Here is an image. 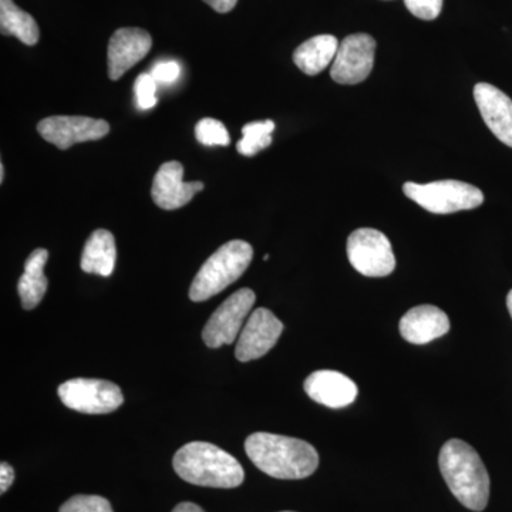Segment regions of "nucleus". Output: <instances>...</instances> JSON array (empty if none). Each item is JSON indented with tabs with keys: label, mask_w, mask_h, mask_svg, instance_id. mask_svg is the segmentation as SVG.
<instances>
[{
	"label": "nucleus",
	"mask_w": 512,
	"mask_h": 512,
	"mask_svg": "<svg viewBox=\"0 0 512 512\" xmlns=\"http://www.w3.org/2000/svg\"><path fill=\"white\" fill-rule=\"evenodd\" d=\"M249 460L279 480H302L319 466L318 451L306 441L272 433H254L245 441Z\"/></svg>",
	"instance_id": "nucleus-1"
},
{
	"label": "nucleus",
	"mask_w": 512,
	"mask_h": 512,
	"mask_svg": "<svg viewBox=\"0 0 512 512\" xmlns=\"http://www.w3.org/2000/svg\"><path fill=\"white\" fill-rule=\"evenodd\" d=\"M439 466L454 497L471 511H483L490 498V476L483 460L466 441L448 440L440 450Z\"/></svg>",
	"instance_id": "nucleus-2"
},
{
	"label": "nucleus",
	"mask_w": 512,
	"mask_h": 512,
	"mask_svg": "<svg viewBox=\"0 0 512 512\" xmlns=\"http://www.w3.org/2000/svg\"><path fill=\"white\" fill-rule=\"evenodd\" d=\"M175 473L201 487L235 488L244 483V468L237 458L204 441H192L175 453Z\"/></svg>",
	"instance_id": "nucleus-3"
},
{
	"label": "nucleus",
	"mask_w": 512,
	"mask_h": 512,
	"mask_svg": "<svg viewBox=\"0 0 512 512\" xmlns=\"http://www.w3.org/2000/svg\"><path fill=\"white\" fill-rule=\"evenodd\" d=\"M254 258L248 242L234 239L222 245L201 266L190 288L192 302H204L238 281Z\"/></svg>",
	"instance_id": "nucleus-4"
},
{
	"label": "nucleus",
	"mask_w": 512,
	"mask_h": 512,
	"mask_svg": "<svg viewBox=\"0 0 512 512\" xmlns=\"http://www.w3.org/2000/svg\"><path fill=\"white\" fill-rule=\"evenodd\" d=\"M404 195L431 214H454L474 210L484 202L480 188L457 180L434 181L429 184L406 183Z\"/></svg>",
	"instance_id": "nucleus-5"
},
{
	"label": "nucleus",
	"mask_w": 512,
	"mask_h": 512,
	"mask_svg": "<svg viewBox=\"0 0 512 512\" xmlns=\"http://www.w3.org/2000/svg\"><path fill=\"white\" fill-rule=\"evenodd\" d=\"M348 258L359 274L369 278H383L396 269V256L389 238L373 228L356 229L350 234Z\"/></svg>",
	"instance_id": "nucleus-6"
},
{
	"label": "nucleus",
	"mask_w": 512,
	"mask_h": 512,
	"mask_svg": "<svg viewBox=\"0 0 512 512\" xmlns=\"http://www.w3.org/2000/svg\"><path fill=\"white\" fill-rule=\"evenodd\" d=\"M64 406L74 412L107 414L123 404V393L117 384L99 379H73L59 387Z\"/></svg>",
	"instance_id": "nucleus-7"
},
{
	"label": "nucleus",
	"mask_w": 512,
	"mask_h": 512,
	"mask_svg": "<svg viewBox=\"0 0 512 512\" xmlns=\"http://www.w3.org/2000/svg\"><path fill=\"white\" fill-rule=\"evenodd\" d=\"M255 301V292L248 288L239 289L234 295L229 296L202 330L205 345L211 349L232 345L237 340L249 312L254 308Z\"/></svg>",
	"instance_id": "nucleus-8"
},
{
	"label": "nucleus",
	"mask_w": 512,
	"mask_h": 512,
	"mask_svg": "<svg viewBox=\"0 0 512 512\" xmlns=\"http://www.w3.org/2000/svg\"><path fill=\"white\" fill-rule=\"evenodd\" d=\"M376 40L366 33L350 35L340 42L330 67V76L339 84L365 82L375 64Z\"/></svg>",
	"instance_id": "nucleus-9"
},
{
	"label": "nucleus",
	"mask_w": 512,
	"mask_h": 512,
	"mask_svg": "<svg viewBox=\"0 0 512 512\" xmlns=\"http://www.w3.org/2000/svg\"><path fill=\"white\" fill-rule=\"evenodd\" d=\"M37 131L46 141L64 151L74 144L106 137L110 133V124L90 117L53 116L40 121Z\"/></svg>",
	"instance_id": "nucleus-10"
},
{
	"label": "nucleus",
	"mask_w": 512,
	"mask_h": 512,
	"mask_svg": "<svg viewBox=\"0 0 512 512\" xmlns=\"http://www.w3.org/2000/svg\"><path fill=\"white\" fill-rule=\"evenodd\" d=\"M284 325L269 309L258 308L251 313L239 333L235 356L239 362H251L265 356L281 338Z\"/></svg>",
	"instance_id": "nucleus-11"
},
{
	"label": "nucleus",
	"mask_w": 512,
	"mask_h": 512,
	"mask_svg": "<svg viewBox=\"0 0 512 512\" xmlns=\"http://www.w3.org/2000/svg\"><path fill=\"white\" fill-rule=\"evenodd\" d=\"M153 46V39L146 30L123 28L116 30L111 36L107 49L109 77L111 80L121 79L138 62L148 55Z\"/></svg>",
	"instance_id": "nucleus-12"
},
{
	"label": "nucleus",
	"mask_w": 512,
	"mask_h": 512,
	"mask_svg": "<svg viewBox=\"0 0 512 512\" xmlns=\"http://www.w3.org/2000/svg\"><path fill=\"white\" fill-rule=\"evenodd\" d=\"M202 190H204V184L200 181L185 183L183 164L178 161H168L161 165L154 177L151 197L158 207L173 211L183 208L197 192Z\"/></svg>",
	"instance_id": "nucleus-13"
},
{
	"label": "nucleus",
	"mask_w": 512,
	"mask_h": 512,
	"mask_svg": "<svg viewBox=\"0 0 512 512\" xmlns=\"http://www.w3.org/2000/svg\"><path fill=\"white\" fill-rule=\"evenodd\" d=\"M474 99L487 127L495 137L512 148V100L500 89L488 83L474 87Z\"/></svg>",
	"instance_id": "nucleus-14"
},
{
	"label": "nucleus",
	"mask_w": 512,
	"mask_h": 512,
	"mask_svg": "<svg viewBox=\"0 0 512 512\" xmlns=\"http://www.w3.org/2000/svg\"><path fill=\"white\" fill-rule=\"evenodd\" d=\"M305 392L313 402L330 409H343L355 402L357 386L352 379L335 370H318L305 380Z\"/></svg>",
	"instance_id": "nucleus-15"
},
{
	"label": "nucleus",
	"mask_w": 512,
	"mask_h": 512,
	"mask_svg": "<svg viewBox=\"0 0 512 512\" xmlns=\"http://www.w3.org/2000/svg\"><path fill=\"white\" fill-rule=\"evenodd\" d=\"M450 330L446 312L433 305H420L410 309L400 320V333L406 342L426 345L441 338Z\"/></svg>",
	"instance_id": "nucleus-16"
},
{
	"label": "nucleus",
	"mask_w": 512,
	"mask_h": 512,
	"mask_svg": "<svg viewBox=\"0 0 512 512\" xmlns=\"http://www.w3.org/2000/svg\"><path fill=\"white\" fill-rule=\"evenodd\" d=\"M49 259L47 249L37 248L26 259L25 272L20 276L18 292L23 309L32 311L45 298L49 281L45 276V265Z\"/></svg>",
	"instance_id": "nucleus-17"
},
{
	"label": "nucleus",
	"mask_w": 512,
	"mask_h": 512,
	"mask_svg": "<svg viewBox=\"0 0 512 512\" xmlns=\"http://www.w3.org/2000/svg\"><path fill=\"white\" fill-rule=\"evenodd\" d=\"M117 249L113 234L107 229H97L84 245L82 269L86 274L110 276L116 266Z\"/></svg>",
	"instance_id": "nucleus-18"
},
{
	"label": "nucleus",
	"mask_w": 512,
	"mask_h": 512,
	"mask_svg": "<svg viewBox=\"0 0 512 512\" xmlns=\"http://www.w3.org/2000/svg\"><path fill=\"white\" fill-rule=\"evenodd\" d=\"M340 43L335 36L319 35L302 43L293 53V63L308 76H316L335 60Z\"/></svg>",
	"instance_id": "nucleus-19"
},
{
	"label": "nucleus",
	"mask_w": 512,
	"mask_h": 512,
	"mask_svg": "<svg viewBox=\"0 0 512 512\" xmlns=\"http://www.w3.org/2000/svg\"><path fill=\"white\" fill-rule=\"evenodd\" d=\"M0 32L3 36L18 37L23 45L28 46H35L40 37L36 20L13 0H0Z\"/></svg>",
	"instance_id": "nucleus-20"
},
{
	"label": "nucleus",
	"mask_w": 512,
	"mask_h": 512,
	"mask_svg": "<svg viewBox=\"0 0 512 512\" xmlns=\"http://www.w3.org/2000/svg\"><path fill=\"white\" fill-rule=\"evenodd\" d=\"M275 123L272 120L254 121L242 127V138L237 143L239 154L254 157L259 151L265 150L272 144V133Z\"/></svg>",
	"instance_id": "nucleus-21"
},
{
	"label": "nucleus",
	"mask_w": 512,
	"mask_h": 512,
	"mask_svg": "<svg viewBox=\"0 0 512 512\" xmlns=\"http://www.w3.org/2000/svg\"><path fill=\"white\" fill-rule=\"evenodd\" d=\"M195 137L205 147H227L231 137L224 123L215 119H202L195 126Z\"/></svg>",
	"instance_id": "nucleus-22"
},
{
	"label": "nucleus",
	"mask_w": 512,
	"mask_h": 512,
	"mask_svg": "<svg viewBox=\"0 0 512 512\" xmlns=\"http://www.w3.org/2000/svg\"><path fill=\"white\" fill-rule=\"evenodd\" d=\"M59 512H113L106 498L99 495H74L60 507Z\"/></svg>",
	"instance_id": "nucleus-23"
},
{
	"label": "nucleus",
	"mask_w": 512,
	"mask_h": 512,
	"mask_svg": "<svg viewBox=\"0 0 512 512\" xmlns=\"http://www.w3.org/2000/svg\"><path fill=\"white\" fill-rule=\"evenodd\" d=\"M134 93L141 110L153 109L157 104V82L151 73L140 74L134 83Z\"/></svg>",
	"instance_id": "nucleus-24"
},
{
	"label": "nucleus",
	"mask_w": 512,
	"mask_h": 512,
	"mask_svg": "<svg viewBox=\"0 0 512 512\" xmlns=\"http://www.w3.org/2000/svg\"><path fill=\"white\" fill-rule=\"evenodd\" d=\"M404 5L416 18L434 20L440 16L443 0H404Z\"/></svg>",
	"instance_id": "nucleus-25"
},
{
	"label": "nucleus",
	"mask_w": 512,
	"mask_h": 512,
	"mask_svg": "<svg viewBox=\"0 0 512 512\" xmlns=\"http://www.w3.org/2000/svg\"><path fill=\"white\" fill-rule=\"evenodd\" d=\"M180 73V64L173 62V60H168V62L156 64L153 72H151V76L154 77V80H156L157 83L171 84L177 82L178 77H180Z\"/></svg>",
	"instance_id": "nucleus-26"
},
{
	"label": "nucleus",
	"mask_w": 512,
	"mask_h": 512,
	"mask_svg": "<svg viewBox=\"0 0 512 512\" xmlns=\"http://www.w3.org/2000/svg\"><path fill=\"white\" fill-rule=\"evenodd\" d=\"M15 481V471L10 467V464L3 461L0 464V493L5 494L9 490L10 485Z\"/></svg>",
	"instance_id": "nucleus-27"
},
{
	"label": "nucleus",
	"mask_w": 512,
	"mask_h": 512,
	"mask_svg": "<svg viewBox=\"0 0 512 512\" xmlns=\"http://www.w3.org/2000/svg\"><path fill=\"white\" fill-rule=\"evenodd\" d=\"M215 12L228 13L237 6L238 0H204Z\"/></svg>",
	"instance_id": "nucleus-28"
},
{
	"label": "nucleus",
	"mask_w": 512,
	"mask_h": 512,
	"mask_svg": "<svg viewBox=\"0 0 512 512\" xmlns=\"http://www.w3.org/2000/svg\"><path fill=\"white\" fill-rule=\"evenodd\" d=\"M173 512H205L197 504L181 503L174 508Z\"/></svg>",
	"instance_id": "nucleus-29"
},
{
	"label": "nucleus",
	"mask_w": 512,
	"mask_h": 512,
	"mask_svg": "<svg viewBox=\"0 0 512 512\" xmlns=\"http://www.w3.org/2000/svg\"><path fill=\"white\" fill-rule=\"evenodd\" d=\"M507 308H508V312H510V315H511V318H512V289H511L510 292H508Z\"/></svg>",
	"instance_id": "nucleus-30"
},
{
	"label": "nucleus",
	"mask_w": 512,
	"mask_h": 512,
	"mask_svg": "<svg viewBox=\"0 0 512 512\" xmlns=\"http://www.w3.org/2000/svg\"><path fill=\"white\" fill-rule=\"evenodd\" d=\"M5 181V165L0 164V183Z\"/></svg>",
	"instance_id": "nucleus-31"
},
{
	"label": "nucleus",
	"mask_w": 512,
	"mask_h": 512,
	"mask_svg": "<svg viewBox=\"0 0 512 512\" xmlns=\"http://www.w3.org/2000/svg\"><path fill=\"white\" fill-rule=\"evenodd\" d=\"M284 512H291V511H284Z\"/></svg>",
	"instance_id": "nucleus-32"
}]
</instances>
